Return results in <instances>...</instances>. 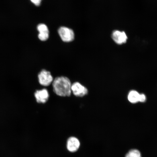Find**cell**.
Wrapping results in <instances>:
<instances>
[{
	"instance_id": "obj_1",
	"label": "cell",
	"mask_w": 157,
	"mask_h": 157,
	"mask_svg": "<svg viewBox=\"0 0 157 157\" xmlns=\"http://www.w3.org/2000/svg\"><path fill=\"white\" fill-rule=\"evenodd\" d=\"M71 85L70 80L65 76L56 77L52 82L54 93L60 97H70L72 93Z\"/></svg>"
},
{
	"instance_id": "obj_2",
	"label": "cell",
	"mask_w": 157,
	"mask_h": 157,
	"mask_svg": "<svg viewBox=\"0 0 157 157\" xmlns=\"http://www.w3.org/2000/svg\"><path fill=\"white\" fill-rule=\"evenodd\" d=\"M58 34L64 42H70L73 41L74 39V31L67 27H60L58 29Z\"/></svg>"
},
{
	"instance_id": "obj_3",
	"label": "cell",
	"mask_w": 157,
	"mask_h": 157,
	"mask_svg": "<svg viewBox=\"0 0 157 157\" xmlns=\"http://www.w3.org/2000/svg\"><path fill=\"white\" fill-rule=\"evenodd\" d=\"M39 83L44 86H50L53 81V78L50 72L45 70H43L38 75Z\"/></svg>"
},
{
	"instance_id": "obj_4",
	"label": "cell",
	"mask_w": 157,
	"mask_h": 157,
	"mask_svg": "<svg viewBox=\"0 0 157 157\" xmlns=\"http://www.w3.org/2000/svg\"><path fill=\"white\" fill-rule=\"evenodd\" d=\"M71 90L74 95L78 97H83L88 93L87 88L78 82L72 84Z\"/></svg>"
},
{
	"instance_id": "obj_5",
	"label": "cell",
	"mask_w": 157,
	"mask_h": 157,
	"mask_svg": "<svg viewBox=\"0 0 157 157\" xmlns=\"http://www.w3.org/2000/svg\"><path fill=\"white\" fill-rule=\"evenodd\" d=\"M112 38L116 44L118 45L125 44L127 42L128 36L124 31L115 30L112 34Z\"/></svg>"
},
{
	"instance_id": "obj_6",
	"label": "cell",
	"mask_w": 157,
	"mask_h": 157,
	"mask_svg": "<svg viewBox=\"0 0 157 157\" xmlns=\"http://www.w3.org/2000/svg\"><path fill=\"white\" fill-rule=\"evenodd\" d=\"M35 97L37 103H45L48 101L49 98V94L48 90L46 89L37 90L35 92Z\"/></svg>"
},
{
	"instance_id": "obj_7",
	"label": "cell",
	"mask_w": 157,
	"mask_h": 157,
	"mask_svg": "<svg viewBox=\"0 0 157 157\" xmlns=\"http://www.w3.org/2000/svg\"><path fill=\"white\" fill-rule=\"evenodd\" d=\"M80 146V142L76 137H71L68 139L67 147L69 151L72 152L76 151Z\"/></svg>"
},
{
	"instance_id": "obj_8",
	"label": "cell",
	"mask_w": 157,
	"mask_h": 157,
	"mask_svg": "<svg viewBox=\"0 0 157 157\" xmlns=\"http://www.w3.org/2000/svg\"><path fill=\"white\" fill-rule=\"evenodd\" d=\"M139 95L138 92L133 90L129 93L128 95L129 101L131 103H135L139 101Z\"/></svg>"
},
{
	"instance_id": "obj_9",
	"label": "cell",
	"mask_w": 157,
	"mask_h": 157,
	"mask_svg": "<svg viewBox=\"0 0 157 157\" xmlns=\"http://www.w3.org/2000/svg\"><path fill=\"white\" fill-rule=\"evenodd\" d=\"M37 29H38L39 33L49 32L48 26L43 23H41L38 25Z\"/></svg>"
},
{
	"instance_id": "obj_10",
	"label": "cell",
	"mask_w": 157,
	"mask_h": 157,
	"mask_svg": "<svg viewBox=\"0 0 157 157\" xmlns=\"http://www.w3.org/2000/svg\"><path fill=\"white\" fill-rule=\"evenodd\" d=\"M128 153L132 157H142L140 151L136 149H131Z\"/></svg>"
},
{
	"instance_id": "obj_11",
	"label": "cell",
	"mask_w": 157,
	"mask_h": 157,
	"mask_svg": "<svg viewBox=\"0 0 157 157\" xmlns=\"http://www.w3.org/2000/svg\"><path fill=\"white\" fill-rule=\"evenodd\" d=\"M38 38L41 41H44L48 40L49 36V32L39 33Z\"/></svg>"
},
{
	"instance_id": "obj_12",
	"label": "cell",
	"mask_w": 157,
	"mask_h": 157,
	"mask_svg": "<svg viewBox=\"0 0 157 157\" xmlns=\"http://www.w3.org/2000/svg\"><path fill=\"white\" fill-rule=\"evenodd\" d=\"M146 96L144 94H140L139 97V101L141 102H144L146 101Z\"/></svg>"
},
{
	"instance_id": "obj_13",
	"label": "cell",
	"mask_w": 157,
	"mask_h": 157,
	"mask_svg": "<svg viewBox=\"0 0 157 157\" xmlns=\"http://www.w3.org/2000/svg\"><path fill=\"white\" fill-rule=\"evenodd\" d=\"M36 6H39L41 4L42 0H30Z\"/></svg>"
},
{
	"instance_id": "obj_14",
	"label": "cell",
	"mask_w": 157,
	"mask_h": 157,
	"mask_svg": "<svg viewBox=\"0 0 157 157\" xmlns=\"http://www.w3.org/2000/svg\"><path fill=\"white\" fill-rule=\"evenodd\" d=\"M125 157H132L131 156V155L129 154L128 152L125 155Z\"/></svg>"
}]
</instances>
